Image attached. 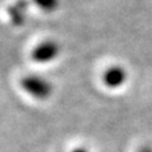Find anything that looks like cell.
I'll return each mask as SVG.
<instances>
[{
    "label": "cell",
    "mask_w": 152,
    "mask_h": 152,
    "mask_svg": "<svg viewBox=\"0 0 152 152\" xmlns=\"http://www.w3.org/2000/svg\"><path fill=\"white\" fill-rule=\"evenodd\" d=\"M20 85L27 94H29L31 96L38 99V100L48 99L53 91V86L48 80L37 75L24 76L20 80Z\"/></svg>",
    "instance_id": "6da1fadb"
},
{
    "label": "cell",
    "mask_w": 152,
    "mask_h": 152,
    "mask_svg": "<svg viewBox=\"0 0 152 152\" xmlns=\"http://www.w3.org/2000/svg\"><path fill=\"white\" fill-rule=\"evenodd\" d=\"M60 53V46L53 41H47L38 45L32 52V58L38 64H47L55 60Z\"/></svg>",
    "instance_id": "7a4b0ae2"
},
{
    "label": "cell",
    "mask_w": 152,
    "mask_h": 152,
    "mask_svg": "<svg viewBox=\"0 0 152 152\" xmlns=\"http://www.w3.org/2000/svg\"><path fill=\"white\" fill-rule=\"evenodd\" d=\"M127 80V71L122 66H112L103 75V81L110 89L121 88Z\"/></svg>",
    "instance_id": "3957f363"
},
{
    "label": "cell",
    "mask_w": 152,
    "mask_h": 152,
    "mask_svg": "<svg viewBox=\"0 0 152 152\" xmlns=\"http://www.w3.org/2000/svg\"><path fill=\"white\" fill-rule=\"evenodd\" d=\"M27 7H28L27 0H18L14 5L8 8L9 17H10V20L14 26H22L24 23Z\"/></svg>",
    "instance_id": "277c9868"
},
{
    "label": "cell",
    "mask_w": 152,
    "mask_h": 152,
    "mask_svg": "<svg viewBox=\"0 0 152 152\" xmlns=\"http://www.w3.org/2000/svg\"><path fill=\"white\" fill-rule=\"evenodd\" d=\"M33 1L45 12H53L58 7V0H33Z\"/></svg>",
    "instance_id": "5b68a950"
},
{
    "label": "cell",
    "mask_w": 152,
    "mask_h": 152,
    "mask_svg": "<svg viewBox=\"0 0 152 152\" xmlns=\"http://www.w3.org/2000/svg\"><path fill=\"white\" fill-rule=\"evenodd\" d=\"M138 152H152V147L151 146H142L141 148L138 150Z\"/></svg>",
    "instance_id": "8992f818"
},
{
    "label": "cell",
    "mask_w": 152,
    "mask_h": 152,
    "mask_svg": "<svg viewBox=\"0 0 152 152\" xmlns=\"http://www.w3.org/2000/svg\"><path fill=\"white\" fill-rule=\"evenodd\" d=\"M71 152H89L85 147H76V148H74Z\"/></svg>",
    "instance_id": "52a82bcc"
}]
</instances>
